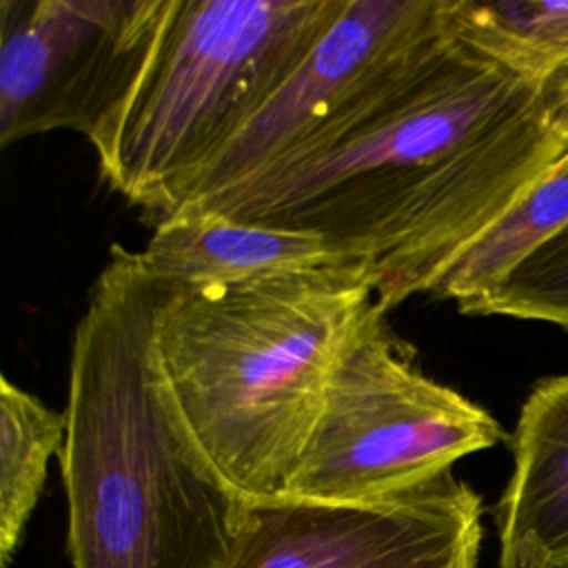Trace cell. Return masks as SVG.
I'll list each match as a JSON object with an SVG mask.
<instances>
[{
  "mask_svg": "<svg viewBox=\"0 0 568 568\" xmlns=\"http://www.w3.org/2000/svg\"><path fill=\"white\" fill-rule=\"evenodd\" d=\"M568 146L537 82L448 24L344 120L248 182L180 211L324 237L366 266L390 311L444 268Z\"/></svg>",
  "mask_w": 568,
  "mask_h": 568,
  "instance_id": "6da1fadb",
  "label": "cell"
},
{
  "mask_svg": "<svg viewBox=\"0 0 568 568\" xmlns=\"http://www.w3.org/2000/svg\"><path fill=\"white\" fill-rule=\"evenodd\" d=\"M162 284L113 246L80 315L60 453L71 568H213L248 497L184 428L153 355Z\"/></svg>",
  "mask_w": 568,
  "mask_h": 568,
  "instance_id": "7a4b0ae2",
  "label": "cell"
},
{
  "mask_svg": "<svg viewBox=\"0 0 568 568\" xmlns=\"http://www.w3.org/2000/svg\"><path fill=\"white\" fill-rule=\"evenodd\" d=\"M373 302L362 264L162 284L158 371L191 439L240 495H284L331 373Z\"/></svg>",
  "mask_w": 568,
  "mask_h": 568,
  "instance_id": "3957f363",
  "label": "cell"
},
{
  "mask_svg": "<svg viewBox=\"0 0 568 568\" xmlns=\"http://www.w3.org/2000/svg\"><path fill=\"white\" fill-rule=\"evenodd\" d=\"M344 0H169L153 51L93 146L104 182L166 217L335 22Z\"/></svg>",
  "mask_w": 568,
  "mask_h": 568,
  "instance_id": "277c9868",
  "label": "cell"
},
{
  "mask_svg": "<svg viewBox=\"0 0 568 568\" xmlns=\"http://www.w3.org/2000/svg\"><path fill=\"white\" fill-rule=\"evenodd\" d=\"M373 306L346 342L284 495L371 501L417 488L510 433L459 390L424 375Z\"/></svg>",
  "mask_w": 568,
  "mask_h": 568,
  "instance_id": "5b68a950",
  "label": "cell"
},
{
  "mask_svg": "<svg viewBox=\"0 0 568 568\" xmlns=\"http://www.w3.org/2000/svg\"><path fill=\"white\" fill-rule=\"evenodd\" d=\"M169 0H0V144L100 142L153 51Z\"/></svg>",
  "mask_w": 568,
  "mask_h": 568,
  "instance_id": "8992f818",
  "label": "cell"
},
{
  "mask_svg": "<svg viewBox=\"0 0 568 568\" xmlns=\"http://www.w3.org/2000/svg\"><path fill=\"white\" fill-rule=\"evenodd\" d=\"M484 510L453 470L371 501L248 499L213 568H477Z\"/></svg>",
  "mask_w": 568,
  "mask_h": 568,
  "instance_id": "52a82bcc",
  "label": "cell"
},
{
  "mask_svg": "<svg viewBox=\"0 0 568 568\" xmlns=\"http://www.w3.org/2000/svg\"><path fill=\"white\" fill-rule=\"evenodd\" d=\"M444 27L446 0H344L297 71L206 164L175 211L240 186L306 146L386 84Z\"/></svg>",
  "mask_w": 568,
  "mask_h": 568,
  "instance_id": "ba28073f",
  "label": "cell"
},
{
  "mask_svg": "<svg viewBox=\"0 0 568 568\" xmlns=\"http://www.w3.org/2000/svg\"><path fill=\"white\" fill-rule=\"evenodd\" d=\"M508 446L513 470L493 506L497 568H568V373L530 388Z\"/></svg>",
  "mask_w": 568,
  "mask_h": 568,
  "instance_id": "9c48e42d",
  "label": "cell"
},
{
  "mask_svg": "<svg viewBox=\"0 0 568 568\" xmlns=\"http://www.w3.org/2000/svg\"><path fill=\"white\" fill-rule=\"evenodd\" d=\"M138 257L158 282L186 288L359 264L313 233L242 222L215 211H175L158 220Z\"/></svg>",
  "mask_w": 568,
  "mask_h": 568,
  "instance_id": "30bf717a",
  "label": "cell"
},
{
  "mask_svg": "<svg viewBox=\"0 0 568 568\" xmlns=\"http://www.w3.org/2000/svg\"><path fill=\"white\" fill-rule=\"evenodd\" d=\"M568 226V155L473 240L435 280L428 295L459 306L493 291L541 244Z\"/></svg>",
  "mask_w": 568,
  "mask_h": 568,
  "instance_id": "8fae6325",
  "label": "cell"
},
{
  "mask_svg": "<svg viewBox=\"0 0 568 568\" xmlns=\"http://www.w3.org/2000/svg\"><path fill=\"white\" fill-rule=\"evenodd\" d=\"M67 437L64 410L49 408L40 397L0 382V561L7 566L18 550L31 513L42 495L47 468L62 453Z\"/></svg>",
  "mask_w": 568,
  "mask_h": 568,
  "instance_id": "7c38bea8",
  "label": "cell"
},
{
  "mask_svg": "<svg viewBox=\"0 0 568 568\" xmlns=\"http://www.w3.org/2000/svg\"><path fill=\"white\" fill-rule=\"evenodd\" d=\"M446 16L462 40L528 80L568 60V0H446Z\"/></svg>",
  "mask_w": 568,
  "mask_h": 568,
  "instance_id": "4fadbf2b",
  "label": "cell"
},
{
  "mask_svg": "<svg viewBox=\"0 0 568 568\" xmlns=\"http://www.w3.org/2000/svg\"><path fill=\"white\" fill-rule=\"evenodd\" d=\"M466 315H506L568 328V226L530 253L493 291L459 306Z\"/></svg>",
  "mask_w": 568,
  "mask_h": 568,
  "instance_id": "5bb4252c",
  "label": "cell"
},
{
  "mask_svg": "<svg viewBox=\"0 0 568 568\" xmlns=\"http://www.w3.org/2000/svg\"><path fill=\"white\" fill-rule=\"evenodd\" d=\"M537 98L550 126L568 146V60L552 67L537 82Z\"/></svg>",
  "mask_w": 568,
  "mask_h": 568,
  "instance_id": "9a60e30c",
  "label": "cell"
}]
</instances>
